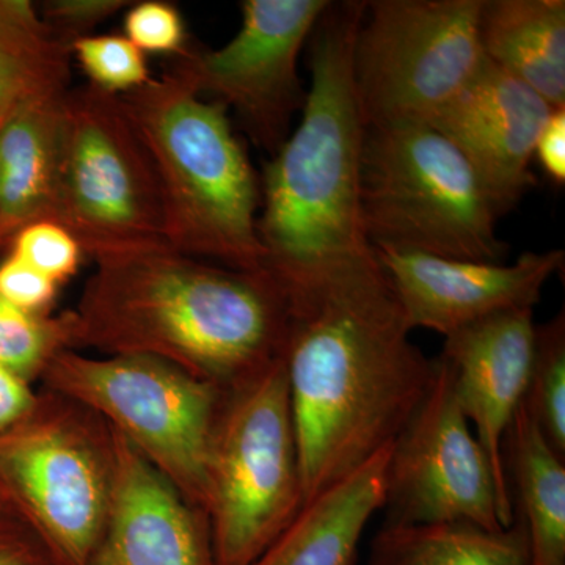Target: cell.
Masks as SVG:
<instances>
[{
	"mask_svg": "<svg viewBox=\"0 0 565 565\" xmlns=\"http://www.w3.org/2000/svg\"><path fill=\"white\" fill-rule=\"evenodd\" d=\"M291 316L282 363L307 503L399 437L435 360L411 340L379 262L294 303Z\"/></svg>",
	"mask_w": 565,
	"mask_h": 565,
	"instance_id": "obj_1",
	"label": "cell"
},
{
	"mask_svg": "<svg viewBox=\"0 0 565 565\" xmlns=\"http://www.w3.org/2000/svg\"><path fill=\"white\" fill-rule=\"evenodd\" d=\"M71 319V349L143 355L230 392L285 352L291 303L266 270L161 247L96 258Z\"/></svg>",
	"mask_w": 565,
	"mask_h": 565,
	"instance_id": "obj_2",
	"label": "cell"
},
{
	"mask_svg": "<svg viewBox=\"0 0 565 565\" xmlns=\"http://www.w3.org/2000/svg\"><path fill=\"white\" fill-rule=\"evenodd\" d=\"M366 2L330 3L310 36L302 117L264 166L258 236L291 307L377 263L362 217L364 125L353 43Z\"/></svg>",
	"mask_w": 565,
	"mask_h": 565,
	"instance_id": "obj_3",
	"label": "cell"
},
{
	"mask_svg": "<svg viewBox=\"0 0 565 565\" xmlns=\"http://www.w3.org/2000/svg\"><path fill=\"white\" fill-rule=\"evenodd\" d=\"M161 188L167 244L237 270H266L262 181L228 110L170 73L121 95Z\"/></svg>",
	"mask_w": 565,
	"mask_h": 565,
	"instance_id": "obj_4",
	"label": "cell"
},
{
	"mask_svg": "<svg viewBox=\"0 0 565 565\" xmlns=\"http://www.w3.org/2000/svg\"><path fill=\"white\" fill-rule=\"evenodd\" d=\"M501 215L467 156L434 126L366 129L362 217L373 248L504 263Z\"/></svg>",
	"mask_w": 565,
	"mask_h": 565,
	"instance_id": "obj_5",
	"label": "cell"
},
{
	"mask_svg": "<svg viewBox=\"0 0 565 565\" xmlns=\"http://www.w3.org/2000/svg\"><path fill=\"white\" fill-rule=\"evenodd\" d=\"M305 503L282 356L223 392L212 429L204 515L215 565H250Z\"/></svg>",
	"mask_w": 565,
	"mask_h": 565,
	"instance_id": "obj_6",
	"label": "cell"
},
{
	"mask_svg": "<svg viewBox=\"0 0 565 565\" xmlns=\"http://www.w3.org/2000/svg\"><path fill=\"white\" fill-rule=\"evenodd\" d=\"M50 221L93 259L169 247L158 174L121 96L66 93Z\"/></svg>",
	"mask_w": 565,
	"mask_h": 565,
	"instance_id": "obj_7",
	"label": "cell"
},
{
	"mask_svg": "<svg viewBox=\"0 0 565 565\" xmlns=\"http://www.w3.org/2000/svg\"><path fill=\"white\" fill-rule=\"evenodd\" d=\"M43 377L52 394L106 419L204 515L222 390L151 356L96 359L74 349L55 353Z\"/></svg>",
	"mask_w": 565,
	"mask_h": 565,
	"instance_id": "obj_8",
	"label": "cell"
},
{
	"mask_svg": "<svg viewBox=\"0 0 565 565\" xmlns=\"http://www.w3.org/2000/svg\"><path fill=\"white\" fill-rule=\"evenodd\" d=\"M484 0H373L353 43L366 128L430 121L478 76Z\"/></svg>",
	"mask_w": 565,
	"mask_h": 565,
	"instance_id": "obj_9",
	"label": "cell"
},
{
	"mask_svg": "<svg viewBox=\"0 0 565 565\" xmlns=\"http://www.w3.org/2000/svg\"><path fill=\"white\" fill-rule=\"evenodd\" d=\"M52 396L0 434V487L62 565H88L109 509V427L96 433Z\"/></svg>",
	"mask_w": 565,
	"mask_h": 565,
	"instance_id": "obj_10",
	"label": "cell"
},
{
	"mask_svg": "<svg viewBox=\"0 0 565 565\" xmlns=\"http://www.w3.org/2000/svg\"><path fill=\"white\" fill-rule=\"evenodd\" d=\"M384 509L385 525H514L511 490L497 478L463 415L444 356L435 359L426 396L393 441Z\"/></svg>",
	"mask_w": 565,
	"mask_h": 565,
	"instance_id": "obj_11",
	"label": "cell"
},
{
	"mask_svg": "<svg viewBox=\"0 0 565 565\" xmlns=\"http://www.w3.org/2000/svg\"><path fill=\"white\" fill-rule=\"evenodd\" d=\"M332 2L245 0L239 31L217 51L189 50L172 73L199 96L233 109L253 141L275 154L302 111L299 57Z\"/></svg>",
	"mask_w": 565,
	"mask_h": 565,
	"instance_id": "obj_12",
	"label": "cell"
},
{
	"mask_svg": "<svg viewBox=\"0 0 565 565\" xmlns=\"http://www.w3.org/2000/svg\"><path fill=\"white\" fill-rule=\"evenodd\" d=\"M412 330L441 337L504 311L534 310L564 252H527L514 263L467 262L374 248Z\"/></svg>",
	"mask_w": 565,
	"mask_h": 565,
	"instance_id": "obj_13",
	"label": "cell"
},
{
	"mask_svg": "<svg viewBox=\"0 0 565 565\" xmlns=\"http://www.w3.org/2000/svg\"><path fill=\"white\" fill-rule=\"evenodd\" d=\"M109 433V509L88 565H215L206 516L126 438Z\"/></svg>",
	"mask_w": 565,
	"mask_h": 565,
	"instance_id": "obj_14",
	"label": "cell"
},
{
	"mask_svg": "<svg viewBox=\"0 0 565 565\" xmlns=\"http://www.w3.org/2000/svg\"><path fill=\"white\" fill-rule=\"evenodd\" d=\"M553 110L486 58L478 76L429 125L467 156L505 214L535 185V141Z\"/></svg>",
	"mask_w": 565,
	"mask_h": 565,
	"instance_id": "obj_15",
	"label": "cell"
},
{
	"mask_svg": "<svg viewBox=\"0 0 565 565\" xmlns=\"http://www.w3.org/2000/svg\"><path fill=\"white\" fill-rule=\"evenodd\" d=\"M534 333V310L504 311L448 334L440 355L451 366L463 415L508 489L505 437L525 397Z\"/></svg>",
	"mask_w": 565,
	"mask_h": 565,
	"instance_id": "obj_16",
	"label": "cell"
},
{
	"mask_svg": "<svg viewBox=\"0 0 565 565\" xmlns=\"http://www.w3.org/2000/svg\"><path fill=\"white\" fill-rule=\"evenodd\" d=\"M392 445L322 490L250 565H353L364 530L385 503Z\"/></svg>",
	"mask_w": 565,
	"mask_h": 565,
	"instance_id": "obj_17",
	"label": "cell"
},
{
	"mask_svg": "<svg viewBox=\"0 0 565 565\" xmlns=\"http://www.w3.org/2000/svg\"><path fill=\"white\" fill-rule=\"evenodd\" d=\"M66 93L21 104L0 122V236L3 243H10L24 226L51 218Z\"/></svg>",
	"mask_w": 565,
	"mask_h": 565,
	"instance_id": "obj_18",
	"label": "cell"
},
{
	"mask_svg": "<svg viewBox=\"0 0 565 565\" xmlns=\"http://www.w3.org/2000/svg\"><path fill=\"white\" fill-rule=\"evenodd\" d=\"M481 44L492 65L565 107L564 0H484Z\"/></svg>",
	"mask_w": 565,
	"mask_h": 565,
	"instance_id": "obj_19",
	"label": "cell"
},
{
	"mask_svg": "<svg viewBox=\"0 0 565 565\" xmlns=\"http://www.w3.org/2000/svg\"><path fill=\"white\" fill-rule=\"evenodd\" d=\"M504 465L531 565H565V459L546 444L523 403L505 437Z\"/></svg>",
	"mask_w": 565,
	"mask_h": 565,
	"instance_id": "obj_20",
	"label": "cell"
},
{
	"mask_svg": "<svg viewBox=\"0 0 565 565\" xmlns=\"http://www.w3.org/2000/svg\"><path fill=\"white\" fill-rule=\"evenodd\" d=\"M367 565H531L530 545L519 520L500 531L468 523L384 525Z\"/></svg>",
	"mask_w": 565,
	"mask_h": 565,
	"instance_id": "obj_21",
	"label": "cell"
},
{
	"mask_svg": "<svg viewBox=\"0 0 565 565\" xmlns=\"http://www.w3.org/2000/svg\"><path fill=\"white\" fill-rule=\"evenodd\" d=\"M71 46L28 0H0V122L31 99L70 90Z\"/></svg>",
	"mask_w": 565,
	"mask_h": 565,
	"instance_id": "obj_22",
	"label": "cell"
},
{
	"mask_svg": "<svg viewBox=\"0 0 565 565\" xmlns=\"http://www.w3.org/2000/svg\"><path fill=\"white\" fill-rule=\"evenodd\" d=\"M523 407L546 444L565 459V316L535 323Z\"/></svg>",
	"mask_w": 565,
	"mask_h": 565,
	"instance_id": "obj_23",
	"label": "cell"
},
{
	"mask_svg": "<svg viewBox=\"0 0 565 565\" xmlns=\"http://www.w3.org/2000/svg\"><path fill=\"white\" fill-rule=\"evenodd\" d=\"M71 349L70 313H29L0 296V364L24 381L43 374L52 356Z\"/></svg>",
	"mask_w": 565,
	"mask_h": 565,
	"instance_id": "obj_24",
	"label": "cell"
},
{
	"mask_svg": "<svg viewBox=\"0 0 565 565\" xmlns=\"http://www.w3.org/2000/svg\"><path fill=\"white\" fill-rule=\"evenodd\" d=\"M71 55L77 58L93 87L126 95L151 81L143 52L121 35H87L71 44Z\"/></svg>",
	"mask_w": 565,
	"mask_h": 565,
	"instance_id": "obj_25",
	"label": "cell"
},
{
	"mask_svg": "<svg viewBox=\"0 0 565 565\" xmlns=\"http://www.w3.org/2000/svg\"><path fill=\"white\" fill-rule=\"evenodd\" d=\"M11 255L61 285L76 274L82 259L79 243L62 225L41 221L24 226L10 241Z\"/></svg>",
	"mask_w": 565,
	"mask_h": 565,
	"instance_id": "obj_26",
	"label": "cell"
},
{
	"mask_svg": "<svg viewBox=\"0 0 565 565\" xmlns=\"http://www.w3.org/2000/svg\"><path fill=\"white\" fill-rule=\"evenodd\" d=\"M125 33L143 54L182 55L189 51L180 10L169 2L134 3L125 18Z\"/></svg>",
	"mask_w": 565,
	"mask_h": 565,
	"instance_id": "obj_27",
	"label": "cell"
},
{
	"mask_svg": "<svg viewBox=\"0 0 565 565\" xmlns=\"http://www.w3.org/2000/svg\"><path fill=\"white\" fill-rule=\"evenodd\" d=\"M131 6L128 0H51L44 3L41 20L71 46L117 11Z\"/></svg>",
	"mask_w": 565,
	"mask_h": 565,
	"instance_id": "obj_28",
	"label": "cell"
},
{
	"mask_svg": "<svg viewBox=\"0 0 565 565\" xmlns=\"http://www.w3.org/2000/svg\"><path fill=\"white\" fill-rule=\"evenodd\" d=\"M58 285L18 256L0 264V296L29 313L41 315L57 296Z\"/></svg>",
	"mask_w": 565,
	"mask_h": 565,
	"instance_id": "obj_29",
	"label": "cell"
},
{
	"mask_svg": "<svg viewBox=\"0 0 565 565\" xmlns=\"http://www.w3.org/2000/svg\"><path fill=\"white\" fill-rule=\"evenodd\" d=\"M0 565H62L46 542L17 512L0 514Z\"/></svg>",
	"mask_w": 565,
	"mask_h": 565,
	"instance_id": "obj_30",
	"label": "cell"
},
{
	"mask_svg": "<svg viewBox=\"0 0 565 565\" xmlns=\"http://www.w3.org/2000/svg\"><path fill=\"white\" fill-rule=\"evenodd\" d=\"M534 161L542 167L550 181L556 185L565 182V107L553 110L544 129L539 134Z\"/></svg>",
	"mask_w": 565,
	"mask_h": 565,
	"instance_id": "obj_31",
	"label": "cell"
},
{
	"mask_svg": "<svg viewBox=\"0 0 565 565\" xmlns=\"http://www.w3.org/2000/svg\"><path fill=\"white\" fill-rule=\"evenodd\" d=\"M28 384V381L0 364V434L24 422L39 403Z\"/></svg>",
	"mask_w": 565,
	"mask_h": 565,
	"instance_id": "obj_32",
	"label": "cell"
},
{
	"mask_svg": "<svg viewBox=\"0 0 565 565\" xmlns=\"http://www.w3.org/2000/svg\"><path fill=\"white\" fill-rule=\"evenodd\" d=\"M3 512H14L13 509L10 508L9 504L3 503L2 500H0V514H3ZM18 514V512H17Z\"/></svg>",
	"mask_w": 565,
	"mask_h": 565,
	"instance_id": "obj_33",
	"label": "cell"
},
{
	"mask_svg": "<svg viewBox=\"0 0 565 565\" xmlns=\"http://www.w3.org/2000/svg\"><path fill=\"white\" fill-rule=\"evenodd\" d=\"M0 500H2V501H3V503L9 504V505H10V508H11V504L9 503V500H7L6 492H3L2 487H0ZM11 509H13V508H11Z\"/></svg>",
	"mask_w": 565,
	"mask_h": 565,
	"instance_id": "obj_34",
	"label": "cell"
},
{
	"mask_svg": "<svg viewBox=\"0 0 565 565\" xmlns=\"http://www.w3.org/2000/svg\"><path fill=\"white\" fill-rule=\"evenodd\" d=\"M2 244H3L2 236H0V245H2Z\"/></svg>",
	"mask_w": 565,
	"mask_h": 565,
	"instance_id": "obj_35",
	"label": "cell"
}]
</instances>
